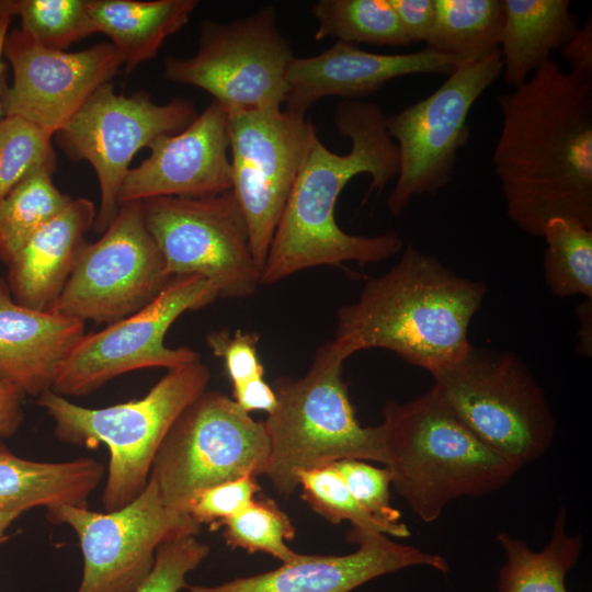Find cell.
Returning <instances> with one entry per match:
<instances>
[{"mask_svg":"<svg viewBox=\"0 0 592 592\" xmlns=\"http://www.w3.org/2000/svg\"><path fill=\"white\" fill-rule=\"evenodd\" d=\"M497 103L492 160L508 217L535 237L554 218L592 228V77L550 58Z\"/></svg>","mask_w":592,"mask_h":592,"instance_id":"1","label":"cell"},{"mask_svg":"<svg viewBox=\"0 0 592 592\" xmlns=\"http://www.w3.org/2000/svg\"><path fill=\"white\" fill-rule=\"evenodd\" d=\"M338 133L351 140L345 155L329 150L311 132L298 175L275 229L261 285H272L303 270L345 262L378 263L402 250L394 230L357 236L338 225L334 209L344 186L367 173L368 193L383 192L399 172V151L386 127V115L371 102L344 100L337 106Z\"/></svg>","mask_w":592,"mask_h":592,"instance_id":"2","label":"cell"},{"mask_svg":"<svg viewBox=\"0 0 592 592\" xmlns=\"http://www.w3.org/2000/svg\"><path fill=\"white\" fill-rule=\"evenodd\" d=\"M486 293L485 282L457 275L407 244L395 265L339 308L332 341L346 358L385 349L432 375L471 346L469 325Z\"/></svg>","mask_w":592,"mask_h":592,"instance_id":"3","label":"cell"},{"mask_svg":"<svg viewBox=\"0 0 592 592\" xmlns=\"http://www.w3.org/2000/svg\"><path fill=\"white\" fill-rule=\"evenodd\" d=\"M383 413L391 485L425 523L453 500L502 488L520 469L479 441L432 388L403 403L387 401Z\"/></svg>","mask_w":592,"mask_h":592,"instance_id":"4","label":"cell"},{"mask_svg":"<svg viewBox=\"0 0 592 592\" xmlns=\"http://www.w3.org/2000/svg\"><path fill=\"white\" fill-rule=\"evenodd\" d=\"M345 360L329 341L304 376L273 383L276 406L263 421L270 447L265 476L281 494L294 492L301 470L341 459L386 464L385 428L358 423L342 377Z\"/></svg>","mask_w":592,"mask_h":592,"instance_id":"5","label":"cell"},{"mask_svg":"<svg viewBox=\"0 0 592 592\" xmlns=\"http://www.w3.org/2000/svg\"><path fill=\"white\" fill-rule=\"evenodd\" d=\"M209 380V368L198 360L168 369L140 399L87 408L48 390L36 402L52 418L60 442L90 449L100 444L107 447L109 469L101 502L104 511L111 512L124 508L144 490L163 439Z\"/></svg>","mask_w":592,"mask_h":592,"instance_id":"6","label":"cell"},{"mask_svg":"<svg viewBox=\"0 0 592 592\" xmlns=\"http://www.w3.org/2000/svg\"><path fill=\"white\" fill-rule=\"evenodd\" d=\"M432 376L431 388L452 413L519 468L551 445L556 423L544 391L513 352L471 345Z\"/></svg>","mask_w":592,"mask_h":592,"instance_id":"7","label":"cell"},{"mask_svg":"<svg viewBox=\"0 0 592 592\" xmlns=\"http://www.w3.org/2000/svg\"><path fill=\"white\" fill-rule=\"evenodd\" d=\"M269 440L263 421L218 391L205 390L177 418L152 463L162 502L187 512L207 488L265 475Z\"/></svg>","mask_w":592,"mask_h":592,"instance_id":"8","label":"cell"},{"mask_svg":"<svg viewBox=\"0 0 592 592\" xmlns=\"http://www.w3.org/2000/svg\"><path fill=\"white\" fill-rule=\"evenodd\" d=\"M294 58L275 8L266 5L228 22L203 21L197 52L189 58L168 56L163 77L206 91L228 114L282 107Z\"/></svg>","mask_w":592,"mask_h":592,"instance_id":"9","label":"cell"},{"mask_svg":"<svg viewBox=\"0 0 592 592\" xmlns=\"http://www.w3.org/2000/svg\"><path fill=\"white\" fill-rule=\"evenodd\" d=\"M219 298L217 287L198 274L172 276L140 310L86 333L62 363L52 390L62 397L89 395L123 374L167 368L200 360L194 350L170 348L164 338L175 320Z\"/></svg>","mask_w":592,"mask_h":592,"instance_id":"10","label":"cell"},{"mask_svg":"<svg viewBox=\"0 0 592 592\" xmlns=\"http://www.w3.org/2000/svg\"><path fill=\"white\" fill-rule=\"evenodd\" d=\"M502 69L499 50L463 61L429 96L386 116L399 151V172L387 198L394 216L415 196L435 194L448 184L457 153L469 138V112Z\"/></svg>","mask_w":592,"mask_h":592,"instance_id":"11","label":"cell"},{"mask_svg":"<svg viewBox=\"0 0 592 592\" xmlns=\"http://www.w3.org/2000/svg\"><path fill=\"white\" fill-rule=\"evenodd\" d=\"M144 220L170 276L198 274L219 298H246L261 285L244 216L231 190L205 197L141 201Z\"/></svg>","mask_w":592,"mask_h":592,"instance_id":"12","label":"cell"},{"mask_svg":"<svg viewBox=\"0 0 592 592\" xmlns=\"http://www.w3.org/2000/svg\"><path fill=\"white\" fill-rule=\"evenodd\" d=\"M190 99H173L159 105L147 91L116 94L112 82L101 86L75 116L55 134L65 155L87 161L95 171L100 206L93 231L103 234L118 210V192L133 157L161 135L185 129L196 117Z\"/></svg>","mask_w":592,"mask_h":592,"instance_id":"13","label":"cell"},{"mask_svg":"<svg viewBox=\"0 0 592 592\" xmlns=\"http://www.w3.org/2000/svg\"><path fill=\"white\" fill-rule=\"evenodd\" d=\"M53 523L70 526L83 559L76 592H136L150 573L158 547L167 540L197 536L202 524L187 512L168 508L156 480L127 505L111 512L88 506L47 509Z\"/></svg>","mask_w":592,"mask_h":592,"instance_id":"14","label":"cell"},{"mask_svg":"<svg viewBox=\"0 0 592 592\" xmlns=\"http://www.w3.org/2000/svg\"><path fill=\"white\" fill-rule=\"evenodd\" d=\"M171 277L141 201L123 203L100 239L83 244L50 311L110 325L147 306Z\"/></svg>","mask_w":592,"mask_h":592,"instance_id":"15","label":"cell"},{"mask_svg":"<svg viewBox=\"0 0 592 592\" xmlns=\"http://www.w3.org/2000/svg\"><path fill=\"white\" fill-rule=\"evenodd\" d=\"M314 129L306 115L282 107L228 114L231 191L261 272Z\"/></svg>","mask_w":592,"mask_h":592,"instance_id":"16","label":"cell"},{"mask_svg":"<svg viewBox=\"0 0 592 592\" xmlns=\"http://www.w3.org/2000/svg\"><path fill=\"white\" fill-rule=\"evenodd\" d=\"M3 55L13 79L0 90L2 116L21 117L53 136L123 66L111 43L67 53L38 44L21 29L8 32Z\"/></svg>","mask_w":592,"mask_h":592,"instance_id":"17","label":"cell"},{"mask_svg":"<svg viewBox=\"0 0 592 592\" xmlns=\"http://www.w3.org/2000/svg\"><path fill=\"white\" fill-rule=\"evenodd\" d=\"M149 156L128 170L118 205L159 196L205 197L231 190L228 113L217 101L182 132L161 135Z\"/></svg>","mask_w":592,"mask_h":592,"instance_id":"18","label":"cell"},{"mask_svg":"<svg viewBox=\"0 0 592 592\" xmlns=\"http://www.w3.org/2000/svg\"><path fill=\"white\" fill-rule=\"evenodd\" d=\"M349 539L357 548L342 556L299 555L288 563L259 574L236 578L217 585H189L182 592H351L380 576L412 566L442 573L448 561L387 535L352 528Z\"/></svg>","mask_w":592,"mask_h":592,"instance_id":"19","label":"cell"},{"mask_svg":"<svg viewBox=\"0 0 592 592\" xmlns=\"http://www.w3.org/2000/svg\"><path fill=\"white\" fill-rule=\"evenodd\" d=\"M462 62L426 47L408 54H376L337 41L319 55L292 60L286 73L285 110L306 115L322 98L358 100L396 78L417 73L448 76Z\"/></svg>","mask_w":592,"mask_h":592,"instance_id":"20","label":"cell"},{"mask_svg":"<svg viewBox=\"0 0 592 592\" xmlns=\"http://www.w3.org/2000/svg\"><path fill=\"white\" fill-rule=\"evenodd\" d=\"M86 322L16 304L0 277V380L39 397L86 334Z\"/></svg>","mask_w":592,"mask_h":592,"instance_id":"21","label":"cell"},{"mask_svg":"<svg viewBox=\"0 0 592 592\" xmlns=\"http://www.w3.org/2000/svg\"><path fill=\"white\" fill-rule=\"evenodd\" d=\"M95 216L93 202L72 198L15 253L7 264L5 281L16 304L39 311L52 310L73 271Z\"/></svg>","mask_w":592,"mask_h":592,"instance_id":"22","label":"cell"},{"mask_svg":"<svg viewBox=\"0 0 592 592\" xmlns=\"http://www.w3.org/2000/svg\"><path fill=\"white\" fill-rule=\"evenodd\" d=\"M104 466L90 457L47 463L13 454L0 440V509L25 512L44 506H88Z\"/></svg>","mask_w":592,"mask_h":592,"instance_id":"23","label":"cell"},{"mask_svg":"<svg viewBox=\"0 0 592 592\" xmlns=\"http://www.w3.org/2000/svg\"><path fill=\"white\" fill-rule=\"evenodd\" d=\"M499 52L508 86H523L579 29L569 0H503Z\"/></svg>","mask_w":592,"mask_h":592,"instance_id":"24","label":"cell"},{"mask_svg":"<svg viewBox=\"0 0 592 592\" xmlns=\"http://www.w3.org/2000/svg\"><path fill=\"white\" fill-rule=\"evenodd\" d=\"M197 5L196 0H88L95 32L112 41L126 75L155 58L166 38L189 23Z\"/></svg>","mask_w":592,"mask_h":592,"instance_id":"25","label":"cell"},{"mask_svg":"<svg viewBox=\"0 0 592 592\" xmlns=\"http://www.w3.org/2000/svg\"><path fill=\"white\" fill-rule=\"evenodd\" d=\"M566 510L560 508L549 543L539 551L506 533L497 535L506 563L499 571V592H568L565 580L577 565L583 542L566 532Z\"/></svg>","mask_w":592,"mask_h":592,"instance_id":"26","label":"cell"},{"mask_svg":"<svg viewBox=\"0 0 592 592\" xmlns=\"http://www.w3.org/2000/svg\"><path fill=\"white\" fill-rule=\"evenodd\" d=\"M504 19L503 0H435L426 48L463 61L499 50Z\"/></svg>","mask_w":592,"mask_h":592,"instance_id":"27","label":"cell"},{"mask_svg":"<svg viewBox=\"0 0 592 592\" xmlns=\"http://www.w3.org/2000/svg\"><path fill=\"white\" fill-rule=\"evenodd\" d=\"M54 169L43 167L0 201V261L8 264L29 239L72 201L53 183Z\"/></svg>","mask_w":592,"mask_h":592,"instance_id":"28","label":"cell"},{"mask_svg":"<svg viewBox=\"0 0 592 592\" xmlns=\"http://www.w3.org/2000/svg\"><path fill=\"white\" fill-rule=\"evenodd\" d=\"M316 41L333 37L354 44L408 46L410 42L389 0H319Z\"/></svg>","mask_w":592,"mask_h":592,"instance_id":"29","label":"cell"},{"mask_svg":"<svg viewBox=\"0 0 592 592\" xmlns=\"http://www.w3.org/2000/svg\"><path fill=\"white\" fill-rule=\"evenodd\" d=\"M542 237L546 241L544 277L550 292L592 299V228L576 219L554 218Z\"/></svg>","mask_w":592,"mask_h":592,"instance_id":"30","label":"cell"},{"mask_svg":"<svg viewBox=\"0 0 592 592\" xmlns=\"http://www.w3.org/2000/svg\"><path fill=\"white\" fill-rule=\"evenodd\" d=\"M2 15H18L24 33L57 50L96 33L88 0H0Z\"/></svg>","mask_w":592,"mask_h":592,"instance_id":"31","label":"cell"},{"mask_svg":"<svg viewBox=\"0 0 592 592\" xmlns=\"http://www.w3.org/2000/svg\"><path fill=\"white\" fill-rule=\"evenodd\" d=\"M221 525L225 526L224 537L232 548L265 553L282 563L292 562L300 555L285 543L295 536L293 523L271 499H254L249 506Z\"/></svg>","mask_w":592,"mask_h":592,"instance_id":"32","label":"cell"},{"mask_svg":"<svg viewBox=\"0 0 592 592\" xmlns=\"http://www.w3.org/2000/svg\"><path fill=\"white\" fill-rule=\"evenodd\" d=\"M53 137L21 117L0 118V201L33 171L56 170Z\"/></svg>","mask_w":592,"mask_h":592,"instance_id":"33","label":"cell"},{"mask_svg":"<svg viewBox=\"0 0 592 592\" xmlns=\"http://www.w3.org/2000/svg\"><path fill=\"white\" fill-rule=\"evenodd\" d=\"M298 487L303 499L329 522L349 521L353 528L387 535L386 528L356 502L332 464L301 470Z\"/></svg>","mask_w":592,"mask_h":592,"instance_id":"34","label":"cell"},{"mask_svg":"<svg viewBox=\"0 0 592 592\" xmlns=\"http://www.w3.org/2000/svg\"><path fill=\"white\" fill-rule=\"evenodd\" d=\"M343 478L356 502L376 519L396 538L410 536L407 525L401 522L400 512L390 504L389 469L378 468L360 459H341L332 464Z\"/></svg>","mask_w":592,"mask_h":592,"instance_id":"35","label":"cell"},{"mask_svg":"<svg viewBox=\"0 0 592 592\" xmlns=\"http://www.w3.org/2000/svg\"><path fill=\"white\" fill-rule=\"evenodd\" d=\"M209 547L195 535L180 536L161 544L153 567L136 592H182L186 576L208 556Z\"/></svg>","mask_w":592,"mask_h":592,"instance_id":"36","label":"cell"},{"mask_svg":"<svg viewBox=\"0 0 592 592\" xmlns=\"http://www.w3.org/2000/svg\"><path fill=\"white\" fill-rule=\"evenodd\" d=\"M259 491L253 476L221 482L198 493L187 513L201 524H221L249 506Z\"/></svg>","mask_w":592,"mask_h":592,"instance_id":"37","label":"cell"},{"mask_svg":"<svg viewBox=\"0 0 592 592\" xmlns=\"http://www.w3.org/2000/svg\"><path fill=\"white\" fill-rule=\"evenodd\" d=\"M259 335L254 332L216 330L207 334L206 343L212 353L223 358L232 386L261 378L264 367L258 356Z\"/></svg>","mask_w":592,"mask_h":592,"instance_id":"38","label":"cell"},{"mask_svg":"<svg viewBox=\"0 0 592 592\" xmlns=\"http://www.w3.org/2000/svg\"><path fill=\"white\" fill-rule=\"evenodd\" d=\"M410 42H426L433 26L435 0H389Z\"/></svg>","mask_w":592,"mask_h":592,"instance_id":"39","label":"cell"},{"mask_svg":"<svg viewBox=\"0 0 592 592\" xmlns=\"http://www.w3.org/2000/svg\"><path fill=\"white\" fill-rule=\"evenodd\" d=\"M560 53L572 66L571 71L592 77V14L572 37L561 47Z\"/></svg>","mask_w":592,"mask_h":592,"instance_id":"40","label":"cell"},{"mask_svg":"<svg viewBox=\"0 0 592 592\" xmlns=\"http://www.w3.org/2000/svg\"><path fill=\"white\" fill-rule=\"evenodd\" d=\"M234 400L247 412L270 413L276 406V395L263 377L232 386Z\"/></svg>","mask_w":592,"mask_h":592,"instance_id":"41","label":"cell"},{"mask_svg":"<svg viewBox=\"0 0 592 592\" xmlns=\"http://www.w3.org/2000/svg\"><path fill=\"white\" fill-rule=\"evenodd\" d=\"M24 392L16 386L0 380V440L11 437L24 419Z\"/></svg>","mask_w":592,"mask_h":592,"instance_id":"42","label":"cell"},{"mask_svg":"<svg viewBox=\"0 0 592 592\" xmlns=\"http://www.w3.org/2000/svg\"><path fill=\"white\" fill-rule=\"evenodd\" d=\"M23 512L15 510L0 509V543L5 540V531L10 524L16 520Z\"/></svg>","mask_w":592,"mask_h":592,"instance_id":"43","label":"cell"},{"mask_svg":"<svg viewBox=\"0 0 592 592\" xmlns=\"http://www.w3.org/2000/svg\"><path fill=\"white\" fill-rule=\"evenodd\" d=\"M11 18L8 15L0 16V90H1V77L3 71V64H2V56H3V43L4 38L8 34V29L10 24ZM2 117V110L0 104V118Z\"/></svg>","mask_w":592,"mask_h":592,"instance_id":"44","label":"cell"}]
</instances>
